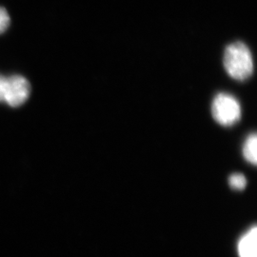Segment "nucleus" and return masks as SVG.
Returning <instances> with one entry per match:
<instances>
[{
	"label": "nucleus",
	"mask_w": 257,
	"mask_h": 257,
	"mask_svg": "<svg viewBox=\"0 0 257 257\" xmlns=\"http://www.w3.org/2000/svg\"><path fill=\"white\" fill-rule=\"evenodd\" d=\"M223 64L231 78L244 81L253 73V60L248 47L243 42H234L226 48Z\"/></svg>",
	"instance_id": "1"
},
{
	"label": "nucleus",
	"mask_w": 257,
	"mask_h": 257,
	"mask_svg": "<svg viewBox=\"0 0 257 257\" xmlns=\"http://www.w3.org/2000/svg\"><path fill=\"white\" fill-rule=\"evenodd\" d=\"M241 106L238 100L226 92L215 95L211 103V114L221 126L230 127L241 118Z\"/></svg>",
	"instance_id": "2"
},
{
	"label": "nucleus",
	"mask_w": 257,
	"mask_h": 257,
	"mask_svg": "<svg viewBox=\"0 0 257 257\" xmlns=\"http://www.w3.org/2000/svg\"><path fill=\"white\" fill-rule=\"evenodd\" d=\"M31 93V85L27 79L19 74H14L5 79L4 97L10 107L17 108L27 101Z\"/></svg>",
	"instance_id": "3"
},
{
	"label": "nucleus",
	"mask_w": 257,
	"mask_h": 257,
	"mask_svg": "<svg viewBox=\"0 0 257 257\" xmlns=\"http://www.w3.org/2000/svg\"><path fill=\"white\" fill-rule=\"evenodd\" d=\"M256 227L248 230L238 243L240 257H256Z\"/></svg>",
	"instance_id": "4"
},
{
	"label": "nucleus",
	"mask_w": 257,
	"mask_h": 257,
	"mask_svg": "<svg viewBox=\"0 0 257 257\" xmlns=\"http://www.w3.org/2000/svg\"><path fill=\"white\" fill-rule=\"evenodd\" d=\"M257 137L256 134H250L247 139L245 140L244 146H243V156L248 161V163H251L252 165H256L257 162Z\"/></svg>",
	"instance_id": "5"
},
{
	"label": "nucleus",
	"mask_w": 257,
	"mask_h": 257,
	"mask_svg": "<svg viewBox=\"0 0 257 257\" xmlns=\"http://www.w3.org/2000/svg\"><path fill=\"white\" fill-rule=\"evenodd\" d=\"M229 184L231 189L242 191L247 186V179L242 174H232L229 177Z\"/></svg>",
	"instance_id": "6"
},
{
	"label": "nucleus",
	"mask_w": 257,
	"mask_h": 257,
	"mask_svg": "<svg viewBox=\"0 0 257 257\" xmlns=\"http://www.w3.org/2000/svg\"><path fill=\"white\" fill-rule=\"evenodd\" d=\"M10 17L7 10L0 7V35L6 32L10 26Z\"/></svg>",
	"instance_id": "7"
},
{
	"label": "nucleus",
	"mask_w": 257,
	"mask_h": 257,
	"mask_svg": "<svg viewBox=\"0 0 257 257\" xmlns=\"http://www.w3.org/2000/svg\"><path fill=\"white\" fill-rule=\"evenodd\" d=\"M5 79H6V77L0 74V102L3 101V97H4V86H5Z\"/></svg>",
	"instance_id": "8"
}]
</instances>
